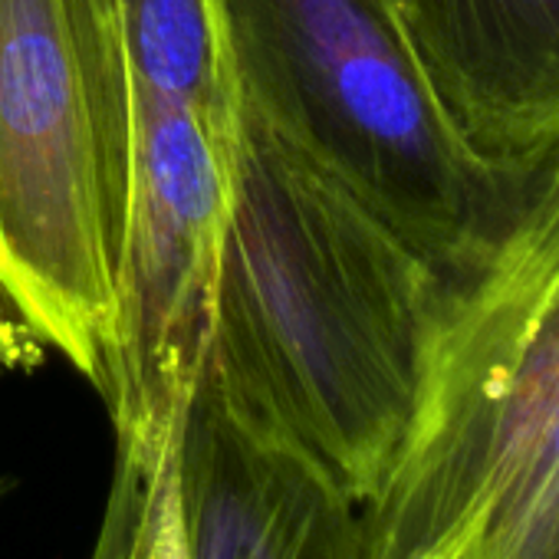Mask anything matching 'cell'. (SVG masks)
Returning a JSON list of instances; mask_svg holds the SVG:
<instances>
[{"label":"cell","instance_id":"cell-6","mask_svg":"<svg viewBox=\"0 0 559 559\" xmlns=\"http://www.w3.org/2000/svg\"><path fill=\"white\" fill-rule=\"evenodd\" d=\"M185 559H366L362 507L204 362L175 441Z\"/></svg>","mask_w":559,"mask_h":559},{"label":"cell","instance_id":"cell-2","mask_svg":"<svg viewBox=\"0 0 559 559\" xmlns=\"http://www.w3.org/2000/svg\"><path fill=\"white\" fill-rule=\"evenodd\" d=\"M366 559H559V158L507 243L441 280Z\"/></svg>","mask_w":559,"mask_h":559},{"label":"cell","instance_id":"cell-8","mask_svg":"<svg viewBox=\"0 0 559 559\" xmlns=\"http://www.w3.org/2000/svg\"><path fill=\"white\" fill-rule=\"evenodd\" d=\"M122 17L135 86L188 106L237 158L240 90L224 0H122Z\"/></svg>","mask_w":559,"mask_h":559},{"label":"cell","instance_id":"cell-5","mask_svg":"<svg viewBox=\"0 0 559 559\" xmlns=\"http://www.w3.org/2000/svg\"><path fill=\"white\" fill-rule=\"evenodd\" d=\"M230 204L234 155L188 106L135 86L132 198L99 389L116 448L162 451L178 438L207 362Z\"/></svg>","mask_w":559,"mask_h":559},{"label":"cell","instance_id":"cell-3","mask_svg":"<svg viewBox=\"0 0 559 559\" xmlns=\"http://www.w3.org/2000/svg\"><path fill=\"white\" fill-rule=\"evenodd\" d=\"M240 109L346 188L441 280L477 273L546 165L480 152L392 0H224Z\"/></svg>","mask_w":559,"mask_h":559},{"label":"cell","instance_id":"cell-1","mask_svg":"<svg viewBox=\"0 0 559 559\" xmlns=\"http://www.w3.org/2000/svg\"><path fill=\"white\" fill-rule=\"evenodd\" d=\"M441 276L240 109L207 366L366 507L412 428Z\"/></svg>","mask_w":559,"mask_h":559},{"label":"cell","instance_id":"cell-7","mask_svg":"<svg viewBox=\"0 0 559 559\" xmlns=\"http://www.w3.org/2000/svg\"><path fill=\"white\" fill-rule=\"evenodd\" d=\"M467 139L503 162L559 158V0H392Z\"/></svg>","mask_w":559,"mask_h":559},{"label":"cell","instance_id":"cell-9","mask_svg":"<svg viewBox=\"0 0 559 559\" xmlns=\"http://www.w3.org/2000/svg\"><path fill=\"white\" fill-rule=\"evenodd\" d=\"M90 559H185L175 444L162 451L116 448L112 484Z\"/></svg>","mask_w":559,"mask_h":559},{"label":"cell","instance_id":"cell-4","mask_svg":"<svg viewBox=\"0 0 559 559\" xmlns=\"http://www.w3.org/2000/svg\"><path fill=\"white\" fill-rule=\"evenodd\" d=\"M132 155L122 0H0V304L96 392Z\"/></svg>","mask_w":559,"mask_h":559},{"label":"cell","instance_id":"cell-10","mask_svg":"<svg viewBox=\"0 0 559 559\" xmlns=\"http://www.w3.org/2000/svg\"><path fill=\"white\" fill-rule=\"evenodd\" d=\"M44 346L14 320V313L0 304V372L8 369H27L34 362H40ZM0 493H4V484H0Z\"/></svg>","mask_w":559,"mask_h":559}]
</instances>
